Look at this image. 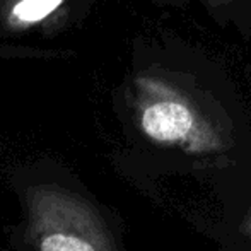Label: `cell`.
I'll return each instance as SVG.
<instances>
[{
    "instance_id": "1",
    "label": "cell",
    "mask_w": 251,
    "mask_h": 251,
    "mask_svg": "<svg viewBox=\"0 0 251 251\" xmlns=\"http://www.w3.org/2000/svg\"><path fill=\"white\" fill-rule=\"evenodd\" d=\"M159 87V100L151 102L142 113L144 132L157 142L185 140L195 126V113L176 91L162 84Z\"/></svg>"
},
{
    "instance_id": "3",
    "label": "cell",
    "mask_w": 251,
    "mask_h": 251,
    "mask_svg": "<svg viewBox=\"0 0 251 251\" xmlns=\"http://www.w3.org/2000/svg\"><path fill=\"white\" fill-rule=\"evenodd\" d=\"M41 251H96L87 241L74 236L51 234L41 241Z\"/></svg>"
},
{
    "instance_id": "2",
    "label": "cell",
    "mask_w": 251,
    "mask_h": 251,
    "mask_svg": "<svg viewBox=\"0 0 251 251\" xmlns=\"http://www.w3.org/2000/svg\"><path fill=\"white\" fill-rule=\"evenodd\" d=\"M62 0H21L14 7V16L24 23H36L51 14Z\"/></svg>"
}]
</instances>
